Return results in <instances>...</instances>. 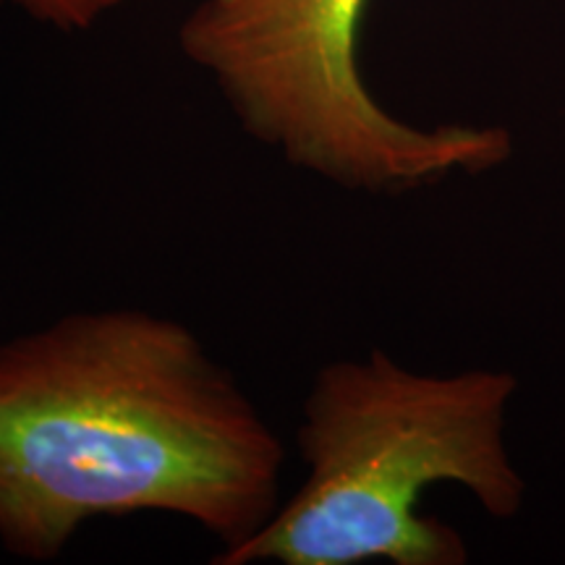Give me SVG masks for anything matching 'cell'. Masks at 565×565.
Masks as SVG:
<instances>
[{
    "mask_svg": "<svg viewBox=\"0 0 565 565\" xmlns=\"http://www.w3.org/2000/svg\"><path fill=\"white\" fill-rule=\"evenodd\" d=\"M286 445L186 322L71 312L0 343V545L63 555L95 519L166 513L221 550L282 503Z\"/></svg>",
    "mask_w": 565,
    "mask_h": 565,
    "instance_id": "obj_1",
    "label": "cell"
},
{
    "mask_svg": "<svg viewBox=\"0 0 565 565\" xmlns=\"http://www.w3.org/2000/svg\"><path fill=\"white\" fill-rule=\"evenodd\" d=\"M515 377L424 374L372 349L320 366L301 406L303 482L215 565H463L469 547L422 515L433 484L463 487L492 519H515L526 482L508 450Z\"/></svg>",
    "mask_w": 565,
    "mask_h": 565,
    "instance_id": "obj_2",
    "label": "cell"
},
{
    "mask_svg": "<svg viewBox=\"0 0 565 565\" xmlns=\"http://www.w3.org/2000/svg\"><path fill=\"white\" fill-rule=\"evenodd\" d=\"M366 3L196 0L179 45L246 137L349 192L404 194L503 166L513 139L500 126L424 129L374 100L356 58Z\"/></svg>",
    "mask_w": 565,
    "mask_h": 565,
    "instance_id": "obj_3",
    "label": "cell"
},
{
    "mask_svg": "<svg viewBox=\"0 0 565 565\" xmlns=\"http://www.w3.org/2000/svg\"><path fill=\"white\" fill-rule=\"evenodd\" d=\"M61 32H87L134 0H0Z\"/></svg>",
    "mask_w": 565,
    "mask_h": 565,
    "instance_id": "obj_4",
    "label": "cell"
}]
</instances>
